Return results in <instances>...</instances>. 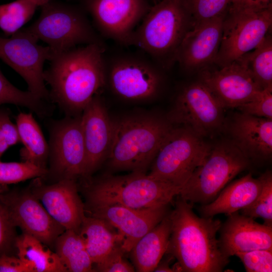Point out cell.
<instances>
[{
    "label": "cell",
    "mask_w": 272,
    "mask_h": 272,
    "mask_svg": "<svg viewBox=\"0 0 272 272\" xmlns=\"http://www.w3.org/2000/svg\"><path fill=\"white\" fill-rule=\"evenodd\" d=\"M104 46L90 44L54 54L44 72L49 98L67 116L82 112L105 83Z\"/></svg>",
    "instance_id": "obj_1"
},
{
    "label": "cell",
    "mask_w": 272,
    "mask_h": 272,
    "mask_svg": "<svg viewBox=\"0 0 272 272\" xmlns=\"http://www.w3.org/2000/svg\"><path fill=\"white\" fill-rule=\"evenodd\" d=\"M177 196L169 213L171 232L166 253L177 259L179 271H222L229 258L221 252L217 238L221 221L197 216L192 203Z\"/></svg>",
    "instance_id": "obj_2"
},
{
    "label": "cell",
    "mask_w": 272,
    "mask_h": 272,
    "mask_svg": "<svg viewBox=\"0 0 272 272\" xmlns=\"http://www.w3.org/2000/svg\"><path fill=\"white\" fill-rule=\"evenodd\" d=\"M173 128L168 120L156 116H129L113 122L107 157L110 167L146 173Z\"/></svg>",
    "instance_id": "obj_3"
},
{
    "label": "cell",
    "mask_w": 272,
    "mask_h": 272,
    "mask_svg": "<svg viewBox=\"0 0 272 272\" xmlns=\"http://www.w3.org/2000/svg\"><path fill=\"white\" fill-rule=\"evenodd\" d=\"M181 190L146 173L132 172L101 177L87 188L85 194L88 209L113 205L143 209L168 205Z\"/></svg>",
    "instance_id": "obj_4"
},
{
    "label": "cell",
    "mask_w": 272,
    "mask_h": 272,
    "mask_svg": "<svg viewBox=\"0 0 272 272\" xmlns=\"http://www.w3.org/2000/svg\"><path fill=\"white\" fill-rule=\"evenodd\" d=\"M191 28L190 18L181 0H161L151 7L134 30L130 44L168 65L175 61L177 49Z\"/></svg>",
    "instance_id": "obj_5"
},
{
    "label": "cell",
    "mask_w": 272,
    "mask_h": 272,
    "mask_svg": "<svg viewBox=\"0 0 272 272\" xmlns=\"http://www.w3.org/2000/svg\"><path fill=\"white\" fill-rule=\"evenodd\" d=\"M26 29L46 43L52 55L81 44L103 45L84 11L62 2L50 1L41 7L38 18Z\"/></svg>",
    "instance_id": "obj_6"
},
{
    "label": "cell",
    "mask_w": 272,
    "mask_h": 272,
    "mask_svg": "<svg viewBox=\"0 0 272 272\" xmlns=\"http://www.w3.org/2000/svg\"><path fill=\"white\" fill-rule=\"evenodd\" d=\"M249 164L250 159L232 142L218 144L211 147L178 195L191 203H209Z\"/></svg>",
    "instance_id": "obj_7"
},
{
    "label": "cell",
    "mask_w": 272,
    "mask_h": 272,
    "mask_svg": "<svg viewBox=\"0 0 272 272\" xmlns=\"http://www.w3.org/2000/svg\"><path fill=\"white\" fill-rule=\"evenodd\" d=\"M210 148L188 128L173 127L160 146L148 174L182 188Z\"/></svg>",
    "instance_id": "obj_8"
},
{
    "label": "cell",
    "mask_w": 272,
    "mask_h": 272,
    "mask_svg": "<svg viewBox=\"0 0 272 272\" xmlns=\"http://www.w3.org/2000/svg\"><path fill=\"white\" fill-rule=\"evenodd\" d=\"M272 24V7L261 10H228L215 63L221 67L253 50Z\"/></svg>",
    "instance_id": "obj_9"
},
{
    "label": "cell",
    "mask_w": 272,
    "mask_h": 272,
    "mask_svg": "<svg viewBox=\"0 0 272 272\" xmlns=\"http://www.w3.org/2000/svg\"><path fill=\"white\" fill-rule=\"evenodd\" d=\"M49 168L46 175L55 181L84 177L86 155L81 115L66 116L49 126Z\"/></svg>",
    "instance_id": "obj_10"
},
{
    "label": "cell",
    "mask_w": 272,
    "mask_h": 272,
    "mask_svg": "<svg viewBox=\"0 0 272 272\" xmlns=\"http://www.w3.org/2000/svg\"><path fill=\"white\" fill-rule=\"evenodd\" d=\"M38 41L26 28L9 38L0 37V58L24 79L28 91L47 101L49 93L45 85L43 67L52 52L48 46L39 45Z\"/></svg>",
    "instance_id": "obj_11"
},
{
    "label": "cell",
    "mask_w": 272,
    "mask_h": 272,
    "mask_svg": "<svg viewBox=\"0 0 272 272\" xmlns=\"http://www.w3.org/2000/svg\"><path fill=\"white\" fill-rule=\"evenodd\" d=\"M223 109L208 87L199 81L180 92L169 119L202 138L222 127Z\"/></svg>",
    "instance_id": "obj_12"
},
{
    "label": "cell",
    "mask_w": 272,
    "mask_h": 272,
    "mask_svg": "<svg viewBox=\"0 0 272 272\" xmlns=\"http://www.w3.org/2000/svg\"><path fill=\"white\" fill-rule=\"evenodd\" d=\"M84 3L102 34L127 45L136 25L151 7L148 0H85Z\"/></svg>",
    "instance_id": "obj_13"
},
{
    "label": "cell",
    "mask_w": 272,
    "mask_h": 272,
    "mask_svg": "<svg viewBox=\"0 0 272 272\" xmlns=\"http://www.w3.org/2000/svg\"><path fill=\"white\" fill-rule=\"evenodd\" d=\"M0 199L15 225L23 233L54 248L57 237L65 229L50 216L30 189L0 193Z\"/></svg>",
    "instance_id": "obj_14"
},
{
    "label": "cell",
    "mask_w": 272,
    "mask_h": 272,
    "mask_svg": "<svg viewBox=\"0 0 272 272\" xmlns=\"http://www.w3.org/2000/svg\"><path fill=\"white\" fill-rule=\"evenodd\" d=\"M200 73L205 84L224 108H237L253 99L262 90L247 69L236 60L216 71Z\"/></svg>",
    "instance_id": "obj_15"
},
{
    "label": "cell",
    "mask_w": 272,
    "mask_h": 272,
    "mask_svg": "<svg viewBox=\"0 0 272 272\" xmlns=\"http://www.w3.org/2000/svg\"><path fill=\"white\" fill-rule=\"evenodd\" d=\"M110 68L109 82L114 92L131 100L153 98L158 93L161 77L149 62L134 57L114 60Z\"/></svg>",
    "instance_id": "obj_16"
},
{
    "label": "cell",
    "mask_w": 272,
    "mask_h": 272,
    "mask_svg": "<svg viewBox=\"0 0 272 272\" xmlns=\"http://www.w3.org/2000/svg\"><path fill=\"white\" fill-rule=\"evenodd\" d=\"M39 178L31 186V192L55 221L65 230L79 233L86 215L76 180L63 179L45 184Z\"/></svg>",
    "instance_id": "obj_17"
},
{
    "label": "cell",
    "mask_w": 272,
    "mask_h": 272,
    "mask_svg": "<svg viewBox=\"0 0 272 272\" xmlns=\"http://www.w3.org/2000/svg\"><path fill=\"white\" fill-rule=\"evenodd\" d=\"M225 16L194 25L183 38L175 61L189 72H201L215 63L220 47Z\"/></svg>",
    "instance_id": "obj_18"
},
{
    "label": "cell",
    "mask_w": 272,
    "mask_h": 272,
    "mask_svg": "<svg viewBox=\"0 0 272 272\" xmlns=\"http://www.w3.org/2000/svg\"><path fill=\"white\" fill-rule=\"evenodd\" d=\"M168 206L135 209L113 205L88 210L91 216L106 221L117 230L123 238L122 248L129 252L137 242L167 214Z\"/></svg>",
    "instance_id": "obj_19"
},
{
    "label": "cell",
    "mask_w": 272,
    "mask_h": 272,
    "mask_svg": "<svg viewBox=\"0 0 272 272\" xmlns=\"http://www.w3.org/2000/svg\"><path fill=\"white\" fill-rule=\"evenodd\" d=\"M86 162L84 177L92 174L107 158L113 122L100 99L94 96L81 115Z\"/></svg>",
    "instance_id": "obj_20"
},
{
    "label": "cell",
    "mask_w": 272,
    "mask_h": 272,
    "mask_svg": "<svg viewBox=\"0 0 272 272\" xmlns=\"http://www.w3.org/2000/svg\"><path fill=\"white\" fill-rule=\"evenodd\" d=\"M228 216L220 228L218 239L220 249L226 257L254 250H272V227L238 212Z\"/></svg>",
    "instance_id": "obj_21"
},
{
    "label": "cell",
    "mask_w": 272,
    "mask_h": 272,
    "mask_svg": "<svg viewBox=\"0 0 272 272\" xmlns=\"http://www.w3.org/2000/svg\"><path fill=\"white\" fill-rule=\"evenodd\" d=\"M232 141L249 159H267L272 153V119L241 113L231 123Z\"/></svg>",
    "instance_id": "obj_22"
},
{
    "label": "cell",
    "mask_w": 272,
    "mask_h": 272,
    "mask_svg": "<svg viewBox=\"0 0 272 272\" xmlns=\"http://www.w3.org/2000/svg\"><path fill=\"white\" fill-rule=\"evenodd\" d=\"M261 187L260 177L255 178L248 173L225 187L212 201L202 205L201 213L203 217H213L220 214L228 216L237 212L250 205Z\"/></svg>",
    "instance_id": "obj_23"
},
{
    "label": "cell",
    "mask_w": 272,
    "mask_h": 272,
    "mask_svg": "<svg viewBox=\"0 0 272 272\" xmlns=\"http://www.w3.org/2000/svg\"><path fill=\"white\" fill-rule=\"evenodd\" d=\"M171 232L169 213L141 237L130 251L135 269L138 272L154 271L168 249Z\"/></svg>",
    "instance_id": "obj_24"
},
{
    "label": "cell",
    "mask_w": 272,
    "mask_h": 272,
    "mask_svg": "<svg viewBox=\"0 0 272 272\" xmlns=\"http://www.w3.org/2000/svg\"><path fill=\"white\" fill-rule=\"evenodd\" d=\"M114 229L102 219L84 217L79 234L93 265L101 263L116 247L121 245L122 237Z\"/></svg>",
    "instance_id": "obj_25"
},
{
    "label": "cell",
    "mask_w": 272,
    "mask_h": 272,
    "mask_svg": "<svg viewBox=\"0 0 272 272\" xmlns=\"http://www.w3.org/2000/svg\"><path fill=\"white\" fill-rule=\"evenodd\" d=\"M16 120L20 142L23 145L20 151L21 159L47 169L49 145L32 114L20 112Z\"/></svg>",
    "instance_id": "obj_26"
},
{
    "label": "cell",
    "mask_w": 272,
    "mask_h": 272,
    "mask_svg": "<svg viewBox=\"0 0 272 272\" xmlns=\"http://www.w3.org/2000/svg\"><path fill=\"white\" fill-rule=\"evenodd\" d=\"M16 247L17 256L30 272H67L55 252L30 235L23 233L18 236Z\"/></svg>",
    "instance_id": "obj_27"
},
{
    "label": "cell",
    "mask_w": 272,
    "mask_h": 272,
    "mask_svg": "<svg viewBox=\"0 0 272 272\" xmlns=\"http://www.w3.org/2000/svg\"><path fill=\"white\" fill-rule=\"evenodd\" d=\"M54 248L67 272L94 271L92 261L79 233L65 230L57 237Z\"/></svg>",
    "instance_id": "obj_28"
},
{
    "label": "cell",
    "mask_w": 272,
    "mask_h": 272,
    "mask_svg": "<svg viewBox=\"0 0 272 272\" xmlns=\"http://www.w3.org/2000/svg\"><path fill=\"white\" fill-rule=\"evenodd\" d=\"M237 60L247 69L262 89L272 88V39L269 34L253 50Z\"/></svg>",
    "instance_id": "obj_29"
},
{
    "label": "cell",
    "mask_w": 272,
    "mask_h": 272,
    "mask_svg": "<svg viewBox=\"0 0 272 272\" xmlns=\"http://www.w3.org/2000/svg\"><path fill=\"white\" fill-rule=\"evenodd\" d=\"M37 6L29 0H16L0 5V28L12 35L33 17Z\"/></svg>",
    "instance_id": "obj_30"
},
{
    "label": "cell",
    "mask_w": 272,
    "mask_h": 272,
    "mask_svg": "<svg viewBox=\"0 0 272 272\" xmlns=\"http://www.w3.org/2000/svg\"><path fill=\"white\" fill-rule=\"evenodd\" d=\"M12 104L26 107L40 116L49 111L46 101L43 100L29 91H22L12 84L0 70V105Z\"/></svg>",
    "instance_id": "obj_31"
},
{
    "label": "cell",
    "mask_w": 272,
    "mask_h": 272,
    "mask_svg": "<svg viewBox=\"0 0 272 272\" xmlns=\"http://www.w3.org/2000/svg\"><path fill=\"white\" fill-rule=\"evenodd\" d=\"M262 187L255 199L241 210V214L253 219L261 218L263 224L272 227V174L267 171L260 176Z\"/></svg>",
    "instance_id": "obj_32"
},
{
    "label": "cell",
    "mask_w": 272,
    "mask_h": 272,
    "mask_svg": "<svg viewBox=\"0 0 272 272\" xmlns=\"http://www.w3.org/2000/svg\"><path fill=\"white\" fill-rule=\"evenodd\" d=\"M190 18L191 28L202 22L225 16L231 0H181Z\"/></svg>",
    "instance_id": "obj_33"
},
{
    "label": "cell",
    "mask_w": 272,
    "mask_h": 272,
    "mask_svg": "<svg viewBox=\"0 0 272 272\" xmlns=\"http://www.w3.org/2000/svg\"><path fill=\"white\" fill-rule=\"evenodd\" d=\"M48 170L32 163L0 161V184L16 183L34 178L43 177Z\"/></svg>",
    "instance_id": "obj_34"
},
{
    "label": "cell",
    "mask_w": 272,
    "mask_h": 272,
    "mask_svg": "<svg viewBox=\"0 0 272 272\" xmlns=\"http://www.w3.org/2000/svg\"><path fill=\"white\" fill-rule=\"evenodd\" d=\"M16 226L13 222L8 210L0 199V257L4 255H13L16 250L18 237Z\"/></svg>",
    "instance_id": "obj_35"
},
{
    "label": "cell",
    "mask_w": 272,
    "mask_h": 272,
    "mask_svg": "<svg viewBox=\"0 0 272 272\" xmlns=\"http://www.w3.org/2000/svg\"><path fill=\"white\" fill-rule=\"evenodd\" d=\"M247 272H271L272 250L258 249L237 253Z\"/></svg>",
    "instance_id": "obj_36"
},
{
    "label": "cell",
    "mask_w": 272,
    "mask_h": 272,
    "mask_svg": "<svg viewBox=\"0 0 272 272\" xmlns=\"http://www.w3.org/2000/svg\"><path fill=\"white\" fill-rule=\"evenodd\" d=\"M237 108L242 113L272 119V88L262 90L253 99Z\"/></svg>",
    "instance_id": "obj_37"
},
{
    "label": "cell",
    "mask_w": 272,
    "mask_h": 272,
    "mask_svg": "<svg viewBox=\"0 0 272 272\" xmlns=\"http://www.w3.org/2000/svg\"><path fill=\"white\" fill-rule=\"evenodd\" d=\"M125 252L119 245L116 247L100 264L95 265L94 270L101 272H133V265L123 258Z\"/></svg>",
    "instance_id": "obj_38"
},
{
    "label": "cell",
    "mask_w": 272,
    "mask_h": 272,
    "mask_svg": "<svg viewBox=\"0 0 272 272\" xmlns=\"http://www.w3.org/2000/svg\"><path fill=\"white\" fill-rule=\"evenodd\" d=\"M0 129L9 147L20 142L16 124H14L6 112L0 111Z\"/></svg>",
    "instance_id": "obj_39"
},
{
    "label": "cell",
    "mask_w": 272,
    "mask_h": 272,
    "mask_svg": "<svg viewBox=\"0 0 272 272\" xmlns=\"http://www.w3.org/2000/svg\"><path fill=\"white\" fill-rule=\"evenodd\" d=\"M0 272H30V270L19 257L4 255L0 257Z\"/></svg>",
    "instance_id": "obj_40"
},
{
    "label": "cell",
    "mask_w": 272,
    "mask_h": 272,
    "mask_svg": "<svg viewBox=\"0 0 272 272\" xmlns=\"http://www.w3.org/2000/svg\"><path fill=\"white\" fill-rule=\"evenodd\" d=\"M270 7H272L271 0H231L228 10H257Z\"/></svg>",
    "instance_id": "obj_41"
},
{
    "label": "cell",
    "mask_w": 272,
    "mask_h": 272,
    "mask_svg": "<svg viewBox=\"0 0 272 272\" xmlns=\"http://www.w3.org/2000/svg\"><path fill=\"white\" fill-rule=\"evenodd\" d=\"M170 260H167L165 262H159L154 271H164L171 272L174 271L173 269L170 267L169 263Z\"/></svg>",
    "instance_id": "obj_42"
},
{
    "label": "cell",
    "mask_w": 272,
    "mask_h": 272,
    "mask_svg": "<svg viewBox=\"0 0 272 272\" xmlns=\"http://www.w3.org/2000/svg\"><path fill=\"white\" fill-rule=\"evenodd\" d=\"M9 147L4 134L0 129V157Z\"/></svg>",
    "instance_id": "obj_43"
},
{
    "label": "cell",
    "mask_w": 272,
    "mask_h": 272,
    "mask_svg": "<svg viewBox=\"0 0 272 272\" xmlns=\"http://www.w3.org/2000/svg\"><path fill=\"white\" fill-rule=\"evenodd\" d=\"M35 4L37 7H42L48 3L51 0H29Z\"/></svg>",
    "instance_id": "obj_44"
}]
</instances>
